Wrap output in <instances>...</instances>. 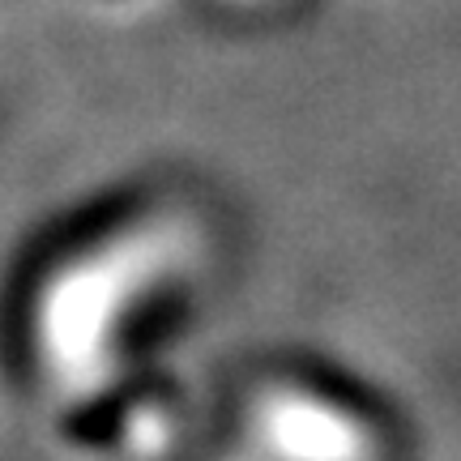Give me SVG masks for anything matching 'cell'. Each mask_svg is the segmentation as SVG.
Returning <instances> with one entry per match:
<instances>
[{
    "label": "cell",
    "mask_w": 461,
    "mask_h": 461,
    "mask_svg": "<svg viewBox=\"0 0 461 461\" xmlns=\"http://www.w3.org/2000/svg\"><path fill=\"white\" fill-rule=\"evenodd\" d=\"M197 227L171 205H137L65 244L22 303V359L65 428L103 423L149 448L171 411L141 389L154 338L197 269Z\"/></svg>",
    "instance_id": "1"
},
{
    "label": "cell",
    "mask_w": 461,
    "mask_h": 461,
    "mask_svg": "<svg viewBox=\"0 0 461 461\" xmlns=\"http://www.w3.org/2000/svg\"><path fill=\"white\" fill-rule=\"evenodd\" d=\"M248 431L261 453L278 457H363L376 448L359 414L308 384L265 389L248 411Z\"/></svg>",
    "instance_id": "2"
},
{
    "label": "cell",
    "mask_w": 461,
    "mask_h": 461,
    "mask_svg": "<svg viewBox=\"0 0 461 461\" xmlns=\"http://www.w3.org/2000/svg\"><path fill=\"white\" fill-rule=\"evenodd\" d=\"M230 9H265V5H278V0H222Z\"/></svg>",
    "instance_id": "3"
}]
</instances>
